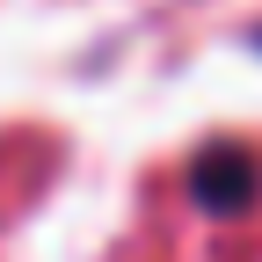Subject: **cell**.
<instances>
[{
    "mask_svg": "<svg viewBox=\"0 0 262 262\" xmlns=\"http://www.w3.org/2000/svg\"><path fill=\"white\" fill-rule=\"evenodd\" d=\"M196 196H204V204L255 196V168H248V160H204V168H196Z\"/></svg>",
    "mask_w": 262,
    "mask_h": 262,
    "instance_id": "cell-1",
    "label": "cell"
}]
</instances>
